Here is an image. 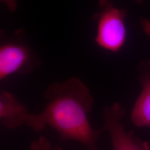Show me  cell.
<instances>
[{
    "instance_id": "cell-1",
    "label": "cell",
    "mask_w": 150,
    "mask_h": 150,
    "mask_svg": "<svg viewBox=\"0 0 150 150\" xmlns=\"http://www.w3.org/2000/svg\"><path fill=\"white\" fill-rule=\"evenodd\" d=\"M45 97V108L38 114L32 113L28 127L41 132L49 126L57 132L61 141H75L87 150H98V137L105 129H95L90 123L88 114L93 98L80 79L71 77L52 83L46 90Z\"/></svg>"
},
{
    "instance_id": "cell-2",
    "label": "cell",
    "mask_w": 150,
    "mask_h": 150,
    "mask_svg": "<svg viewBox=\"0 0 150 150\" xmlns=\"http://www.w3.org/2000/svg\"><path fill=\"white\" fill-rule=\"evenodd\" d=\"M98 5L100 10L95 17L97 23L95 42L104 50L117 52L127 38V11L115 7L112 0H99Z\"/></svg>"
},
{
    "instance_id": "cell-3",
    "label": "cell",
    "mask_w": 150,
    "mask_h": 150,
    "mask_svg": "<svg viewBox=\"0 0 150 150\" xmlns=\"http://www.w3.org/2000/svg\"><path fill=\"white\" fill-rule=\"evenodd\" d=\"M125 111L121 104L115 102L103 109V129L109 134L113 150H147L146 144L135 139L131 132H127L121 120Z\"/></svg>"
},
{
    "instance_id": "cell-4",
    "label": "cell",
    "mask_w": 150,
    "mask_h": 150,
    "mask_svg": "<svg viewBox=\"0 0 150 150\" xmlns=\"http://www.w3.org/2000/svg\"><path fill=\"white\" fill-rule=\"evenodd\" d=\"M33 54L26 45L16 42L0 47V80L15 74H26L34 68Z\"/></svg>"
},
{
    "instance_id": "cell-5",
    "label": "cell",
    "mask_w": 150,
    "mask_h": 150,
    "mask_svg": "<svg viewBox=\"0 0 150 150\" xmlns=\"http://www.w3.org/2000/svg\"><path fill=\"white\" fill-rule=\"evenodd\" d=\"M32 113L26 105L20 102L14 95L3 90L0 95V121L6 127L14 129L27 126Z\"/></svg>"
},
{
    "instance_id": "cell-6",
    "label": "cell",
    "mask_w": 150,
    "mask_h": 150,
    "mask_svg": "<svg viewBox=\"0 0 150 150\" xmlns=\"http://www.w3.org/2000/svg\"><path fill=\"white\" fill-rule=\"evenodd\" d=\"M142 91L134 103L131 118L135 126L150 127V61L140 66Z\"/></svg>"
},
{
    "instance_id": "cell-7",
    "label": "cell",
    "mask_w": 150,
    "mask_h": 150,
    "mask_svg": "<svg viewBox=\"0 0 150 150\" xmlns=\"http://www.w3.org/2000/svg\"><path fill=\"white\" fill-rule=\"evenodd\" d=\"M29 150H64L61 147L53 146L46 137L42 136L30 144Z\"/></svg>"
},
{
    "instance_id": "cell-8",
    "label": "cell",
    "mask_w": 150,
    "mask_h": 150,
    "mask_svg": "<svg viewBox=\"0 0 150 150\" xmlns=\"http://www.w3.org/2000/svg\"><path fill=\"white\" fill-rule=\"evenodd\" d=\"M141 26L143 31L150 37V21L146 18H142L141 20Z\"/></svg>"
},
{
    "instance_id": "cell-9",
    "label": "cell",
    "mask_w": 150,
    "mask_h": 150,
    "mask_svg": "<svg viewBox=\"0 0 150 150\" xmlns=\"http://www.w3.org/2000/svg\"><path fill=\"white\" fill-rule=\"evenodd\" d=\"M136 2H137L138 4H141L142 3V2H143L144 0H136Z\"/></svg>"
}]
</instances>
